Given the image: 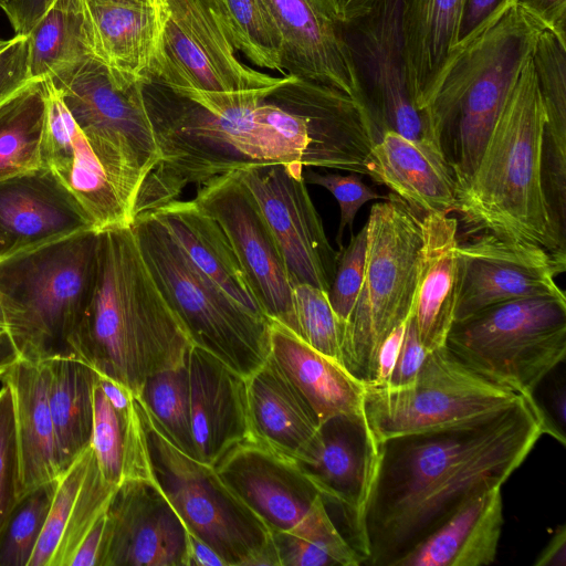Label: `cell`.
<instances>
[{
    "mask_svg": "<svg viewBox=\"0 0 566 566\" xmlns=\"http://www.w3.org/2000/svg\"><path fill=\"white\" fill-rule=\"evenodd\" d=\"M147 111L160 159L142 193L155 208L178 199L190 184L252 165L298 163L366 175L381 136L366 103L297 77L202 105L160 90L147 99Z\"/></svg>",
    "mask_w": 566,
    "mask_h": 566,
    "instance_id": "6da1fadb",
    "label": "cell"
},
{
    "mask_svg": "<svg viewBox=\"0 0 566 566\" xmlns=\"http://www.w3.org/2000/svg\"><path fill=\"white\" fill-rule=\"evenodd\" d=\"M546 415L523 397L489 418L379 442L370 439L365 500L349 539L364 565L396 566L475 495L502 486L542 434Z\"/></svg>",
    "mask_w": 566,
    "mask_h": 566,
    "instance_id": "7a4b0ae2",
    "label": "cell"
},
{
    "mask_svg": "<svg viewBox=\"0 0 566 566\" xmlns=\"http://www.w3.org/2000/svg\"><path fill=\"white\" fill-rule=\"evenodd\" d=\"M191 346L132 227L101 230L95 277L72 339L73 356L137 396L149 376L187 363Z\"/></svg>",
    "mask_w": 566,
    "mask_h": 566,
    "instance_id": "3957f363",
    "label": "cell"
},
{
    "mask_svg": "<svg viewBox=\"0 0 566 566\" xmlns=\"http://www.w3.org/2000/svg\"><path fill=\"white\" fill-rule=\"evenodd\" d=\"M545 109L532 57L523 66L454 211L469 234L492 233L565 254L543 184Z\"/></svg>",
    "mask_w": 566,
    "mask_h": 566,
    "instance_id": "277c9868",
    "label": "cell"
},
{
    "mask_svg": "<svg viewBox=\"0 0 566 566\" xmlns=\"http://www.w3.org/2000/svg\"><path fill=\"white\" fill-rule=\"evenodd\" d=\"M543 30L513 3L447 67L424 112L457 189L472 175Z\"/></svg>",
    "mask_w": 566,
    "mask_h": 566,
    "instance_id": "5b68a950",
    "label": "cell"
},
{
    "mask_svg": "<svg viewBox=\"0 0 566 566\" xmlns=\"http://www.w3.org/2000/svg\"><path fill=\"white\" fill-rule=\"evenodd\" d=\"M98 244L99 231L86 230L0 260V304L20 358L73 356Z\"/></svg>",
    "mask_w": 566,
    "mask_h": 566,
    "instance_id": "8992f818",
    "label": "cell"
},
{
    "mask_svg": "<svg viewBox=\"0 0 566 566\" xmlns=\"http://www.w3.org/2000/svg\"><path fill=\"white\" fill-rule=\"evenodd\" d=\"M140 253L192 345L249 377L269 357L270 319L254 314L205 275L153 213L130 224Z\"/></svg>",
    "mask_w": 566,
    "mask_h": 566,
    "instance_id": "52a82bcc",
    "label": "cell"
},
{
    "mask_svg": "<svg viewBox=\"0 0 566 566\" xmlns=\"http://www.w3.org/2000/svg\"><path fill=\"white\" fill-rule=\"evenodd\" d=\"M366 228L364 279L339 347V364L363 386L375 382L382 342L413 310L421 218L390 192Z\"/></svg>",
    "mask_w": 566,
    "mask_h": 566,
    "instance_id": "ba28073f",
    "label": "cell"
},
{
    "mask_svg": "<svg viewBox=\"0 0 566 566\" xmlns=\"http://www.w3.org/2000/svg\"><path fill=\"white\" fill-rule=\"evenodd\" d=\"M448 348L474 371L523 397L566 355V296L503 302L454 322Z\"/></svg>",
    "mask_w": 566,
    "mask_h": 566,
    "instance_id": "9c48e42d",
    "label": "cell"
},
{
    "mask_svg": "<svg viewBox=\"0 0 566 566\" xmlns=\"http://www.w3.org/2000/svg\"><path fill=\"white\" fill-rule=\"evenodd\" d=\"M522 398L474 371L443 345L427 354L410 386H364L363 416L368 436L379 442L479 421Z\"/></svg>",
    "mask_w": 566,
    "mask_h": 566,
    "instance_id": "30bf717a",
    "label": "cell"
},
{
    "mask_svg": "<svg viewBox=\"0 0 566 566\" xmlns=\"http://www.w3.org/2000/svg\"><path fill=\"white\" fill-rule=\"evenodd\" d=\"M140 410L154 478L188 532L208 544L226 566H279L265 524L213 467L177 449Z\"/></svg>",
    "mask_w": 566,
    "mask_h": 566,
    "instance_id": "8fae6325",
    "label": "cell"
},
{
    "mask_svg": "<svg viewBox=\"0 0 566 566\" xmlns=\"http://www.w3.org/2000/svg\"><path fill=\"white\" fill-rule=\"evenodd\" d=\"M146 84L116 80L94 59L53 84L133 217L143 181L160 159Z\"/></svg>",
    "mask_w": 566,
    "mask_h": 566,
    "instance_id": "7c38bea8",
    "label": "cell"
},
{
    "mask_svg": "<svg viewBox=\"0 0 566 566\" xmlns=\"http://www.w3.org/2000/svg\"><path fill=\"white\" fill-rule=\"evenodd\" d=\"M275 77L240 62L207 0H168L161 39L148 83L199 104L222 96L281 87Z\"/></svg>",
    "mask_w": 566,
    "mask_h": 566,
    "instance_id": "4fadbf2b",
    "label": "cell"
},
{
    "mask_svg": "<svg viewBox=\"0 0 566 566\" xmlns=\"http://www.w3.org/2000/svg\"><path fill=\"white\" fill-rule=\"evenodd\" d=\"M213 468L271 534L344 537L322 494L295 460L252 438L232 447Z\"/></svg>",
    "mask_w": 566,
    "mask_h": 566,
    "instance_id": "5bb4252c",
    "label": "cell"
},
{
    "mask_svg": "<svg viewBox=\"0 0 566 566\" xmlns=\"http://www.w3.org/2000/svg\"><path fill=\"white\" fill-rule=\"evenodd\" d=\"M196 205L224 231L261 312L298 336L292 285L279 245L238 172L198 185Z\"/></svg>",
    "mask_w": 566,
    "mask_h": 566,
    "instance_id": "9a60e30c",
    "label": "cell"
},
{
    "mask_svg": "<svg viewBox=\"0 0 566 566\" xmlns=\"http://www.w3.org/2000/svg\"><path fill=\"white\" fill-rule=\"evenodd\" d=\"M255 199L284 260L291 285L328 292L338 252L331 245L298 163L252 165L235 170Z\"/></svg>",
    "mask_w": 566,
    "mask_h": 566,
    "instance_id": "2e32d148",
    "label": "cell"
},
{
    "mask_svg": "<svg viewBox=\"0 0 566 566\" xmlns=\"http://www.w3.org/2000/svg\"><path fill=\"white\" fill-rule=\"evenodd\" d=\"M352 29L357 44L350 48L381 135L392 130L442 154L426 112L417 109L407 90L402 0H376L371 11Z\"/></svg>",
    "mask_w": 566,
    "mask_h": 566,
    "instance_id": "e0dca14e",
    "label": "cell"
},
{
    "mask_svg": "<svg viewBox=\"0 0 566 566\" xmlns=\"http://www.w3.org/2000/svg\"><path fill=\"white\" fill-rule=\"evenodd\" d=\"M461 284L454 322L507 301L566 296L555 277L566 254L539 245L478 233L460 242Z\"/></svg>",
    "mask_w": 566,
    "mask_h": 566,
    "instance_id": "ac0fdd59",
    "label": "cell"
},
{
    "mask_svg": "<svg viewBox=\"0 0 566 566\" xmlns=\"http://www.w3.org/2000/svg\"><path fill=\"white\" fill-rule=\"evenodd\" d=\"M99 566H190V534L155 479L122 482L109 502Z\"/></svg>",
    "mask_w": 566,
    "mask_h": 566,
    "instance_id": "d6986e66",
    "label": "cell"
},
{
    "mask_svg": "<svg viewBox=\"0 0 566 566\" xmlns=\"http://www.w3.org/2000/svg\"><path fill=\"white\" fill-rule=\"evenodd\" d=\"M86 230L94 221L49 167L0 180V260Z\"/></svg>",
    "mask_w": 566,
    "mask_h": 566,
    "instance_id": "ffe728a7",
    "label": "cell"
},
{
    "mask_svg": "<svg viewBox=\"0 0 566 566\" xmlns=\"http://www.w3.org/2000/svg\"><path fill=\"white\" fill-rule=\"evenodd\" d=\"M263 1L282 36L283 67L287 74L338 90L367 104L353 50L340 25L314 0Z\"/></svg>",
    "mask_w": 566,
    "mask_h": 566,
    "instance_id": "44dd1931",
    "label": "cell"
},
{
    "mask_svg": "<svg viewBox=\"0 0 566 566\" xmlns=\"http://www.w3.org/2000/svg\"><path fill=\"white\" fill-rule=\"evenodd\" d=\"M43 166L49 167L75 196L98 231L130 226L134 217L50 81Z\"/></svg>",
    "mask_w": 566,
    "mask_h": 566,
    "instance_id": "7402d4cb",
    "label": "cell"
},
{
    "mask_svg": "<svg viewBox=\"0 0 566 566\" xmlns=\"http://www.w3.org/2000/svg\"><path fill=\"white\" fill-rule=\"evenodd\" d=\"M188 379L197 460L213 467L232 447L252 439L247 377L192 345Z\"/></svg>",
    "mask_w": 566,
    "mask_h": 566,
    "instance_id": "603a6c76",
    "label": "cell"
},
{
    "mask_svg": "<svg viewBox=\"0 0 566 566\" xmlns=\"http://www.w3.org/2000/svg\"><path fill=\"white\" fill-rule=\"evenodd\" d=\"M92 59L119 81H144L158 49L168 9L132 0H82Z\"/></svg>",
    "mask_w": 566,
    "mask_h": 566,
    "instance_id": "cb8c5ba5",
    "label": "cell"
},
{
    "mask_svg": "<svg viewBox=\"0 0 566 566\" xmlns=\"http://www.w3.org/2000/svg\"><path fill=\"white\" fill-rule=\"evenodd\" d=\"M459 245L457 218L441 213L421 218L412 313L428 353L446 345L454 323L461 284Z\"/></svg>",
    "mask_w": 566,
    "mask_h": 566,
    "instance_id": "d4e9b609",
    "label": "cell"
},
{
    "mask_svg": "<svg viewBox=\"0 0 566 566\" xmlns=\"http://www.w3.org/2000/svg\"><path fill=\"white\" fill-rule=\"evenodd\" d=\"M366 175L386 186L416 214H451L457 185L443 155L386 130L371 148Z\"/></svg>",
    "mask_w": 566,
    "mask_h": 566,
    "instance_id": "484cf974",
    "label": "cell"
},
{
    "mask_svg": "<svg viewBox=\"0 0 566 566\" xmlns=\"http://www.w3.org/2000/svg\"><path fill=\"white\" fill-rule=\"evenodd\" d=\"M252 438L298 463L319 449V421L275 363L268 359L247 377Z\"/></svg>",
    "mask_w": 566,
    "mask_h": 566,
    "instance_id": "4316f807",
    "label": "cell"
},
{
    "mask_svg": "<svg viewBox=\"0 0 566 566\" xmlns=\"http://www.w3.org/2000/svg\"><path fill=\"white\" fill-rule=\"evenodd\" d=\"M468 0H402L405 75L409 96L424 112L457 54Z\"/></svg>",
    "mask_w": 566,
    "mask_h": 566,
    "instance_id": "83f0119b",
    "label": "cell"
},
{
    "mask_svg": "<svg viewBox=\"0 0 566 566\" xmlns=\"http://www.w3.org/2000/svg\"><path fill=\"white\" fill-rule=\"evenodd\" d=\"M316 457L298 463L326 504L343 513L353 536L365 500L370 442L364 416H335L319 426Z\"/></svg>",
    "mask_w": 566,
    "mask_h": 566,
    "instance_id": "f1b7e54d",
    "label": "cell"
},
{
    "mask_svg": "<svg viewBox=\"0 0 566 566\" xmlns=\"http://www.w3.org/2000/svg\"><path fill=\"white\" fill-rule=\"evenodd\" d=\"M12 392L21 496L62 474L49 405L46 361L20 358L2 377Z\"/></svg>",
    "mask_w": 566,
    "mask_h": 566,
    "instance_id": "f546056e",
    "label": "cell"
},
{
    "mask_svg": "<svg viewBox=\"0 0 566 566\" xmlns=\"http://www.w3.org/2000/svg\"><path fill=\"white\" fill-rule=\"evenodd\" d=\"M282 374L316 415L363 416V388L343 366L317 352L283 325L270 321V354Z\"/></svg>",
    "mask_w": 566,
    "mask_h": 566,
    "instance_id": "4dcf8cb0",
    "label": "cell"
},
{
    "mask_svg": "<svg viewBox=\"0 0 566 566\" xmlns=\"http://www.w3.org/2000/svg\"><path fill=\"white\" fill-rule=\"evenodd\" d=\"M502 486L460 507L396 566H488L495 562L504 525Z\"/></svg>",
    "mask_w": 566,
    "mask_h": 566,
    "instance_id": "1f68e13d",
    "label": "cell"
},
{
    "mask_svg": "<svg viewBox=\"0 0 566 566\" xmlns=\"http://www.w3.org/2000/svg\"><path fill=\"white\" fill-rule=\"evenodd\" d=\"M150 212L205 275L245 308L264 316L224 231L214 219L193 200L176 199Z\"/></svg>",
    "mask_w": 566,
    "mask_h": 566,
    "instance_id": "d6a6232c",
    "label": "cell"
},
{
    "mask_svg": "<svg viewBox=\"0 0 566 566\" xmlns=\"http://www.w3.org/2000/svg\"><path fill=\"white\" fill-rule=\"evenodd\" d=\"M91 447L104 479L111 484L118 486L126 480L155 479L136 396L114 403L97 380L93 392Z\"/></svg>",
    "mask_w": 566,
    "mask_h": 566,
    "instance_id": "836d02e7",
    "label": "cell"
},
{
    "mask_svg": "<svg viewBox=\"0 0 566 566\" xmlns=\"http://www.w3.org/2000/svg\"><path fill=\"white\" fill-rule=\"evenodd\" d=\"M45 361L49 405L63 473L91 446L93 392L98 374L74 356H57Z\"/></svg>",
    "mask_w": 566,
    "mask_h": 566,
    "instance_id": "e575fe53",
    "label": "cell"
},
{
    "mask_svg": "<svg viewBox=\"0 0 566 566\" xmlns=\"http://www.w3.org/2000/svg\"><path fill=\"white\" fill-rule=\"evenodd\" d=\"M27 36L33 81L56 85L92 59L82 0H54Z\"/></svg>",
    "mask_w": 566,
    "mask_h": 566,
    "instance_id": "d590c367",
    "label": "cell"
},
{
    "mask_svg": "<svg viewBox=\"0 0 566 566\" xmlns=\"http://www.w3.org/2000/svg\"><path fill=\"white\" fill-rule=\"evenodd\" d=\"M532 63L545 109L543 174L554 184L566 181V43L543 30Z\"/></svg>",
    "mask_w": 566,
    "mask_h": 566,
    "instance_id": "8d00e7d4",
    "label": "cell"
},
{
    "mask_svg": "<svg viewBox=\"0 0 566 566\" xmlns=\"http://www.w3.org/2000/svg\"><path fill=\"white\" fill-rule=\"evenodd\" d=\"M46 91L32 81L0 104V180L43 166Z\"/></svg>",
    "mask_w": 566,
    "mask_h": 566,
    "instance_id": "74e56055",
    "label": "cell"
},
{
    "mask_svg": "<svg viewBox=\"0 0 566 566\" xmlns=\"http://www.w3.org/2000/svg\"><path fill=\"white\" fill-rule=\"evenodd\" d=\"M233 48L254 65L287 75L283 40L263 0H207Z\"/></svg>",
    "mask_w": 566,
    "mask_h": 566,
    "instance_id": "f35d334b",
    "label": "cell"
},
{
    "mask_svg": "<svg viewBox=\"0 0 566 566\" xmlns=\"http://www.w3.org/2000/svg\"><path fill=\"white\" fill-rule=\"evenodd\" d=\"M136 398L169 442L197 460L190 421L188 360L149 376Z\"/></svg>",
    "mask_w": 566,
    "mask_h": 566,
    "instance_id": "ab89813d",
    "label": "cell"
},
{
    "mask_svg": "<svg viewBox=\"0 0 566 566\" xmlns=\"http://www.w3.org/2000/svg\"><path fill=\"white\" fill-rule=\"evenodd\" d=\"M57 480L20 497L0 532V566H28L54 496Z\"/></svg>",
    "mask_w": 566,
    "mask_h": 566,
    "instance_id": "60d3db41",
    "label": "cell"
},
{
    "mask_svg": "<svg viewBox=\"0 0 566 566\" xmlns=\"http://www.w3.org/2000/svg\"><path fill=\"white\" fill-rule=\"evenodd\" d=\"M117 486L107 482L93 449L51 566H69L80 543L107 512Z\"/></svg>",
    "mask_w": 566,
    "mask_h": 566,
    "instance_id": "b9f144b4",
    "label": "cell"
},
{
    "mask_svg": "<svg viewBox=\"0 0 566 566\" xmlns=\"http://www.w3.org/2000/svg\"><path fill=\"white\" fill-rule=\"evenodd\" d=\"M293 307L298 337L339 363L344 323L335 314L326 291L307 283L292 286Z\"/></svg>",
    "mask_w": 566,
    "mask_h": 566,
    "instance_id": "7bdbcfd3",
    "label": "cell"
},
{
    "mask_svg": "<svg viewBox=\"0 0 566 566\" xmlns=\"http://www.w3.org/2000/svg\"><path fill=\"white\" fill-rule=\"evenodd\" d=\"M92 452L90 446L57 479L41 536L28 566H51Z\"/></svg>",
    "mask_w": 566,
    "mask_h": 566,
    "instance_id": "ee69618b",
    "label": "cell"
},
{
    "mask_svg": "<svg viewBox=\"0 0 566 566\" xmlns=\"http://www.w3.org/2000/svg\"><path fill=\"white\" fill-rule=\"evenodd\" d=\"M279 566H359L360 554L345 538H305L271 534Z\"/></svg>",
    "mask_w": 566,
    "mask_h": 566,
    "instance_id": "f6af8a7d",
    "label": "cell"
},
{
    "mask_svg": "<svg viewBox=\"0 0 566 566\" xmlns=\"http://www.w3.org/2000/svg\"><path fill=\"white\" fill-rule=\"evenodd\" d=\"M367 253L366 224L352 235L346 248L338 251V260L332 285L327 292L337 317L345 324L358 297L364 279Z\"/></svg>",
    "mask_w": 566,
    "mask_h": 566,
    "instance_id": "bcb514c9",
    "label": "cell"
},
{
    "mask_svg": "<svg viewBox=\"0 0 566 566\" xmlns=\"http://www.w3.org/2000/svg\"><path fill=\"white\" fill-rule=\"evenodd\" d=\"M21 497L13 401L10 386L0 388V532Z\"/></svg>",
    "mask_w": 566,
    "mask_h": 566,
    "instance_id": "7dc6e473",
    "label": "cell"
},
{
    "mask_svg": "<svg viewBox=\"0 0 566 566\" xmlns=\"http://www.w3.org/2000/svg\"><path fill=\"white\" fill-rule=\"evenodd\" d=\"M304 176L306 184L317 185L327 189L337 200L340 209V221L336 235V243L342 250V238L346 227L352 229L356 214L361 206L374 199H386V196L378 193L367 186L361 175L350 172L340 175L334 172L319 174L308 170Z\"/></svg>",
    "mask_w": 566,
    "mask_h": 566,
    "instance_id": "c3c4849f",
    "label": "cell"
},
{
    "mask_svg": "<svg viewBox=\"0 0 566 566\" xmlns=\"http://www.w3.org/2000/svg\"><path fill=\"white\" fill-rule=\"evenodd\" d=\"M32 81L28 36L15 34L0 52V104Z\"/></svg>",
    "mask_w": 566,
    "mask_h": 566,
    "instance_id": "681fc988",
    "label": "cell"
},
{
    "mask_svg": "<svg viewBox=\"0 0 566 566\" xmlns=\"http://www.w3.org/2000/svg\"><path fill=\"white\" fill-rule=\"evenodd\" d=\"M427 354L428 352L419 338L413 313L411 312L406 322L405 334L395 368L386 386L390 388L410 386L415 381Z\"/></svg>",
    "mask_w": 566,
    "mask_h": 566,
    "instance_id": "f907efd6",
    "label": "cell"
},
{
    "mask_svg": "<svg viewBox=\"0 0 566 566\" xmlns=\"http://www.w3.org/2000/svg\"><path fill=\"white\" fill-rule=\"evenodd\" d=\"M511 4L512 0H468L458 50L476 38Z\"/></svg>",
    "mask_w": 566,
    "mask_h": 566,
    "instance_id": "816d5d0a",
    "label": "cell"
},
{
    "mask_svg": "<svg viewBox=\"0 0 566 566\" xmlns=\"http://www.w3.org/2000/svg\"><path fill=\"white\" fill-rule=\"evenodd\" d=\"M544 30L566 43V0H512Z\"/></svg>",
    "mask_w": 566,
    "mask_h": 566,
    "instance_id": "f5cc1de1",
    "label": "cell"
},
{
    "mask_svg": "<svg viewBox=\"0 0 566 566\" xmlns=\"http://www.w3.org/2000/svg\"><path fill=\"white\" fill-rule=\"evenodd\" d=\"M317 7L342 28H352L373 9L376 0H314Z\"/></svg>",
    "mask_w": 566,
    "mask_h": 566,
    "instance_id": "db71d44e",
    "label": "cell"
},
{
    "mask_svg": "<svg viewBox=\"0 0 566 566\" xmlns=\"http://www.w3.org/2000/svg\"><path fill=\"white\" fill-rule=\"evenodd\" d=\"M54 0H12L3 10L15 34L27 35Z\"/></svg>",
    "mask_w": 566,
    "mask_h": 566,
    "instance_id": "11a10c76",
    "label": "cell"
},
{
    "mask_svg": "<svg viewBox=\"0 0 566 566\" xmlns=\"http://www.w3.org/2000/svg\"><path fill=\"white\" fill-rule=\"evenodd\" d=\"M406 322L394 328L382 342L377 356L376 379L373 385L368 386H386L388 384L399 355Z\"/></svg>",
    "mask_w": 566,
    "mask_h": 566,
    "instance_id": "9f6ffc18",
    "label": "cell"
},
{
    "mask_svg": "<svg viewBox=\"0 0 566 566\" xmlns=\"http://www.w3.org/2000/svg\"><path fill=\"white\" fill-rule=\"evenodd\" d=\"M106 514L97 521L80 543L69 566H99Z\"/></svg>",
    "mask_w": 566,
    "mask_h": 566,
    "instance_id": "6f0895ef",
    "label": "cell"
},
{
    "mask_svg": "<svg viewBox=\"0 0 566 566\" xmlns=\"http://www.w3.org/2000/svg\"><path fill=\"white\" fill-rule=\"evenodd\" d=\"M534 566H565L566 565V526L556 527L551 538L536 556Z\"/></svg>",
    "mask_w": 566,
    "mask_h": 566,
    "instance_id": "680465c9",
    "label": "cell"
},
{
    "mask_svg": "<svg viewBox=\"0 0 566 566\" xmlns=\"http://www.w3.org/2000/svg\"><path fill=\"white\" fill-rule=\"evenodd\" d=\"M190 566H226V564L208 544L190 534Z\"/></svg>",
    "mask_w": 566,
    "mask_h": 566,
    "instance_id": "91938a15",
    "label": "cell"
},
{
    "mask_svg": "<svg viewBox=\"0 0 566 566\" xmlns=\"http://www.w3.org/2000/svg\"><path fill=\"white\" fill-rule=\"evenodd\" d=\"M19 359V350L9 332L7 329L0 332V379H2Z\"/></svg>",
    "mask_w": 566,
    "mask_h": 566,
    "instance_id": "94428289",
    "label": "cell"
},
{
    "mask_svg": "<svg viewBox=\"0 0 566 566\" xmlns=\"http://www.w3.org/2000/svg\"><path fill=\"white\" fill-rule=\"evenodd\" d=\"M566 396H565V388L562 385L560 388H556L553 394V407L556 411L557 417L560 420V424L565 426V410H566Z\"/></svg>",
    "mask_w": 566,
    "mask_h": 566,
    "instance_id": "6125c7cd",
    "label": "cell"
},
{
    "mask_svg": "<svg viewBox=\"0 0 566 566\" xmlns=\"http://www.w3.org/2000/svg\"><path fill=\"white\" fill-rule=\"evenodd\" d=\"M132 1H138L148 3L150 6L160 8V9H168V0H132Z\"/></svg>",
    "mask_w": 566,
    "mask_h": 566,
    "instance_id": "be15d7a7",
    "label": "cell"
},
{
    "mask_svg": "<svg viewBox=\"0 0 566 566\" xmlns=\"http://www.w3.org/2000/svg\"><path fill=\"white\" fill-rule=\"evenodd\" d=\"M6 329H7L6 318H4V314H3V311H2V307L0 304V332L6 331Z\"/></svg>",
    "mask_w": 566,
    "mask_h": 566,
    "instance_id": "e7e4bbea",
    "label": "cell"
},
{
    "mask_svg": "<svg viewBox=\"0 0 566 566\" xmlns=\"http://www.w3.org/2000/svg\"><path fill=\"white\" fill-rule=\"evenodd\" d=\"M12 0H0V9L3 11Z\"/></svg>",
    "mask_w": 566,
    "mask_h": 566,
    "instance_id": "03108f58",
    "label": "cell"
},
{
    "mask_svg": "<svg viewBox=\"0 0 566 566\" xmlns=\"http://www.w3.org/2000/svg\"><path fill=\"white\" fill-rule=\"evenodd\" d=\"M10 43V40H1L0 39V52L6 48L8 46V44Z\"/></svg>",
    "mask_w": 566,
    "mask_h": 566,
    "instance_id": "003e7915",
    "label": "cell"
}]
</instances>
